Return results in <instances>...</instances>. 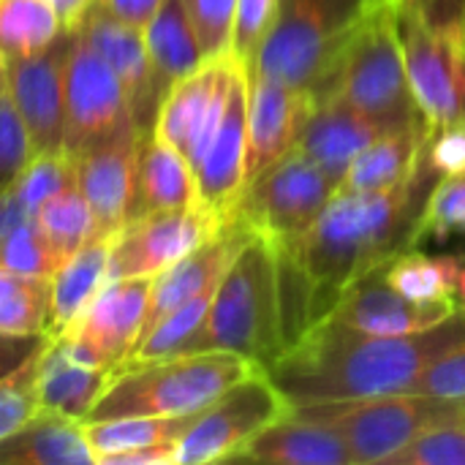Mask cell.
Masks as SVG:
<instances>
[{
    "mask_svg": "<svg viewBox=\"0 0 465 465\" xmlns=\"http://www.w3.org/2000/svg\"><path fill=\"white\" fill-rule=\"evenodd\" d=\"M335 183L297 150L251 180L234 207V218L272 245L297 242L322 215Z\"/></svg>",
    "mask_w": 465,
    "mask_h": 465,
    "instance_id": "cell-9",
    "label": "cell"
},
{
    "mask_svg": "<svg viewBox=\"0 0 465 465\" xmlns=\"http://www.w3.org/2000/svg\"><path fill=\"white\" fill-rule=\"evenodd\" d=\"M63 264L65 259L54 251V245L49 242L44 229L35 223V218H27L25 223H19L0 242V267L14 275L52 281V275Z\"/></svg>",
    "mask_w": 465,
    "mask_h": 465,
    "instance_id": "cell-35",
    "label": "cell"
},
{
    "mask_svg": "<svg viewBox=\"0 0 465 465\" xmlns=\"http://www.w3.org/2000/svg\"><path fill=\"white\" fill-rule=\"evenodd\" d=\"M76 33L112 65V71L117 74V79L128 95V104H131L139 131L150 134L155 128L163 90L155 79V71H153V63L147 54V44H144V33L109 16L95 3L84 14Z\"/></svg>",
    "mask_w": 465,
    "mask_h": 465,
    "instance_id": "cell-16",
    "label": "cell"
},
{
    "mask_svg": "<svg viewBox=\"0 0 465 465\" xmlns=\"http://www.w3.org/2000/svg\"><path fill=\"white\" fill-rule=\"evenodd\" d=\"M292 414V401L272 384L267 371H256L193 414V422L174 447L172 465L234 460L251 439Z\"/></svg>",
    "mask_w": 465,
    "mask_h": 465,
    "instance_id": "cell-8",
    "label": "cell"
},
{
    "mask_svg": "<svg viewBox=\"0 0 465 465\" xmlns=\"http://www.w3.org/2000/svg\"><path fill=\"white\" fill-rule=\"evenodd\" d=\"M27 218H33V215H30V210L22 204V199L16 196L14 185H8L5 191H0V242H3L19 223H25Z\"/></svg>",
    "mask_w": 465,
    "mask_h": 465,
    "instance_id": "cell-48",
    "label": "cell"
},
{
    "mask_svg": "<svg viewBox=\"0 0 465 465\" xmlns=\"http://www.w3.org/2000/svg\"><path fill=\"white\" fill-rule=\"evenodd\" d=\"M49 3H52V8L60 16L63 30H76L95 0H49Z\"/></svg>",
    "mask_w": 465,
    "mask_h": 465,
    "instance_id": "cell-49",
    "label": "cell"
},
{
    "mask_svg": "<svg viewBox=\"0 0 465 465\" xmlns=\"http://www.w3.org/2000/svg\"><path fill=\"white\" fill-rule=\"evenodd\" d=\"M163 0H95L98 8H104L109 16L120 19L123 25L134 27V30H147V25L153 22V16L158 14Z\"/></svg>",
    "mask_w": 465,
    "mask_h": 465,
    "instance_id": "cell-46",
    "label": "cell"
},
{
    "mask_svg": "<svg viewBox=\"0 0 465 465\" xmlns=\"http://www.w3.org/2000/svg\"><path fill=\"white\" fill-rule=\"evenodd\" d=\"M183 3L202 41L204 57L207 60L226 57L232 44L237 0H183Z\"/></svg>",
    "mask_w": 465,
    "mask_h": 465,
    "instance_id": "cell-41",
    "label": "cell"
},
{
    "mask_svg": "<svg viewBox=\"0 0 465 465\" xmlns=\"http://www.w3.org/2000/svg\"><path fill=\"white\" fill-rule=\"evenodd\" d=\"M191 422L193 414L191 417H114V420L82 422V428L93 450L95 465H101L120 452L177 444Z\"/></svg>",
    "mask_w": 465,
    "mask_h": 465,
    "instance_id": "cell-30",
    "label": "cell"
},
{
    "mask_svg": "<svg viewBox=\"0 0 465 465\" xmlns=\"http://www.w3.org/2000/svg\"><path fill=\"white\" fill-rule=\"evenodd\" d=\"M52 281L25 278L0 267V332L49 335Z\"/></svg>",
    "mask_w": 465,
    "mask_h": 465,
    "instance_id": "cell-32",
    "label": "cell"
},
{
    "mask_svg": "<svg viewBox=\"0 0 465 465\" xmlns=\"http://www.w3.org/2000/svg\"><path fill=\"white\" fill-rule=\"evenodd\" d=\"M264 371L234 351H183L161 360H125L109 371V381L84 422L114 417H191L226 390Z\"/></svg>",
    "mask_w": 465,
    "mask_h": 465,
    "instance_id": "cell-3",
    "label": "cell"
},
{
    "mask_svg": "<svg viewBox=\"0 0 465 465\" xmlns=\"http://www.w3.org/2000/svg\"><path fill=\"white\" fill-rule=\"evenodd\" d=\"M368 3H371V8H398L401 11V5L406 0H368Z\"/></svg>",
    "mask_w": 465,
    "mask_h": 465,
    "instance_id": "cell-50",
    "label": "cell"
},
{
    "mask_svg": "<svg viewBox=\"0 0 465 465\" xmlns=\"http://www.w3.org/2000/svg\"><path fill=\"white\" fill-rule=\"evenodd\" d=\"M251 229L237 221L232 215V221L207 242H202L196 251H191L188 256H183L177 264H172L169 270L158 272L153 278V289H150V308H147V322H144V332L142 338L174 308H180L183 302H188L191 297L202 294L204 289L215 286L223 272L229 270V264L234 262V256L240 253V248L251 240Z\"/></svg>",
    "mask_w": 465,
    "mask_h": 465,
    "instance_id": "cell-22",
    "label": "cell"
},
{
    "mask_svg": "<svg viewBox=\"0 0 465 465\" xmlns=\"http://www.w3.org/2000/svg\"><path fill=\"white\" fill-rule=\"evenodd\" d=\"M398 25L428 142L447 128H465V35L430 30L409 8H401Z\"/></svg>",
    "mask_w": 465,
    "mask_h": 465,
    "instance_id": "cell-10",
    "label": "cell"
},
{
    "mask_svg": "<svg viewBox=\"0 0 465 465\" xmlns=\"http://www.w3.org/2000/svg\"><path fill=\"white\" fill-rule=\"evenodd\" d=\"M112 237L98 234L82 245L54 275H52V311H49V338H57L71 327V322L93 302V297L112 281Z\"/></svg>",
    "mask_w": 465,
    "mask_h": 465,
    "instance_id": "cell-28",
    "label": "cell"
},
{
    "mask_svg": "<svg viewBox=\"0 0 465 465\" xmlns=\"http://www.w3.org/2000/svg\"><path fill=\"white\" fill-rule=\"evenodd\" d=\"M174 447L177 444L142 447V450H131V452L112 455L109 460H104L101 465H172L174 463Z\"/></svg>",
    "mask_w": 465,
    "mask_h": 465,
    "instance_id": "cell-47",
    "label": "cell"
},
{
    "mask_svg": "<svg viewBox=\"0 0 465 465\" xmlns=\"http://www.w3.org/2000/svg\"><path fill=\"white\" fill-rule=\"evenodd\" d=\"M229 221L204 204L136 215L112 237L109 278H155L213 240Z\"/></svg>",
    "mask_w": 465,
    "mask_h": 465,
    "instance_id": "cell-13",
    "label": "cell"
},
{
    "mask_svg": "<svg viewBox=\"0 0 465 465\" xmlns=\"http://www.w3.org/2000/svg\"><path fill=\"white\" fill-rule=\"evenodd\" d=\"M428 158V128L425 120H414L403 128H395L376 139L368 150H362L343 183L341 191H376V188H392L411 174L420 172V166ZM335 188V191H338Z\"/></svg>",
    "mask_w": 465,
    "mask_h": 465,
    "instance_id": "cell-26",
    "label": "cell"
},
{
    "mask_svg": "<svg viewBox=\"0 0 465 465\" xmlns=\"http://www.w3.org/2000/svg\"><path fill=\"white\" fill-rule=\"evenodd\" d=\"M74 30H63L46 49L5 65L8 84L30 136L33 155L63 153L65 128V65L74 46Z\"/></svg>",
    "mask_w": 465,
    "mask_h": 465,
    "instance_id": "cell-15",
    "label": "cell"
},
{
    "mask_svg": "<svg viewBox=\"0 0 465 465\" xmlns=\"http://www.w3.org/2000/svg\"><path fill=\"white\" fill-rule=\"evenodd\" d=\"M430 163L417 174L376 191H335L313 226L286 245L311 283L313 327L330 319L341 297L392 256L414 248V229L425 207Z\"/></svg>",
    "mask_w": 465,
    "mask_h": 465,
    "instance_id": "cell-2",
    "label": "cell"
},
{
    "mask_svg": "<svg viewBox=\"0 0 465 465\" xmlns=\"http://www.w3.org/2000/svg\"><path fill=\"white\" fill-rule=\"evenodd\" d=\"M294 411L335 428L346 439L357 465H376L387 463L420 433L465 414V403L398 392L365 401L300 406Z\"/></svg>",
    "mask_w": 465,
    "mask_h": 465,
    "instance_id": "cell-7",
    "label": "cell"
},
{
    "mask_svg": "<svg viewBox=\"0 0 465 465\" xmlns=\"http://www.w3.org/2000/svg\"><path fill=\"white\" fill-rule=\"evenodd\" d=\"M248 98L251 74L234 63L229 101L218 125V134L196 166V183L202 204L223 218H232L240 193L245 188V153H248Z\"/></svg>",
    "mask_w": 465,
    "mask_h": 465,
    "instance_id": "cell-17",
    "label": "cell"
},
{
    "mask_svg": "<svg viewBox=\"0 0 465 465\" xmlns=\"http://www.w3.org/2000/svg\"><path fill=\"white\" fill-rule=\"evenodd\" d=\"M278 0H237L234 11V27H232V44H229V57L248 68L256 60V52L270 30V22L275 16Z\"/></svg>",
    "mask_w": 465,
    "mask_h": 465,
    "instance_id": "cell-40",
    "label": "cell"
},
{
    "mask_svg": "<svg viewBox=\"0 0 465 465\" xmlns=\"http://www.w3.org/2000/svg\"><path fill=\"white\" fill-rule=\"evenodd\" d=\"M313 106L316 101L302 90H294L278 79L251 76L245 185L294 150Z\"/></svg>",
    "mask_w": 465,
    "mask_h": 465,
    "instance_id": "cell-19",
    "label": "cell"
},
{
    "mask_svg": "<svg viewBox=\"0 0 465 465\" xmlns=\"http://www.w3.org/2000/svg\"><path fill=\"white\" fill-rule=\"evenodd\" d=\"M387 283L414 302L455 300V286L441 272L439 256H428L417 248H406L384 264Z\"/></svg>",
    "mask_w": 465,
    "mask_h": 465,
    "instance_id": "cell-34",
    "label": "cell"
},
{
    "mask_svg": "<svg viewBox=\"0 0 465 465\" xmlns=\"http://www.w3.org/2000/svg\"><path fill=\"white\" fill-rule=\"evenodd\" d=\"M409 392L450 403H465V343L428 365Z\"/></svg>",
    "mask_w": 465,
    "mask_h": 465,
    "instance_id": "cell-43",
    "label": "cell"
},
{
    "mask_svg": "<svg viewBox=\"0 0 465 465\" xmlns=\"http://www.w3.org/2000/svg\"><path fill=\"white\" fill-rule=\"evenodd\" d=\"M63 33L49 0H0V60L11 63L46 49Z\"/></svg>",
    "mask_w": 465,
    "mask_h": 465,
    "instance_id": "cell-31",
    "label": "cell"
},
{
    "mask_svg": "<svg viewBox=\"0 0 465 465\" xmlns=\"http://www.w3.org/2000/svg\"><path fill=\"white\" fill-rule=\"evenodd\" d=\"M458 302L465 305V262L460 267V275H458Z\"/></svg>",
    "mask_w": 465,
    "mask_h": 465,
    "instance_id": "cell-51",
    "label": "cell"
},
{
    "mask_svg": "<svg viewBox=\"0 0 465 465\" xmlns=\"http://www.w3.org/2000/svg\"><path fill=\"white\" fill-rule=\"evenodd\" d=\"M458 234H465V174L444 177L428 193L414 229V248L422 240L447 242Z\"/></svg>",
    "mask_w": 465,
    "mask_h": 465,
    "instance_id": "cell-36",
    "label": "cell"
},
{
    "mask_svg": "<svg viewBox=\"0 0 465 465\" xmlns=\"http://www.w3.org/2000/svg\"><path fill=\"white\" fill-rule=\"evenodd\" d=\"M76 183L74 177V158L63 153H38L27 161V166L14 180V191L22 199V204L35 215L41 204H46L60 191L71 188Z\"/></svg>",
    "mask_w": 465,
    "mask_h": 465,
    "instance_id": "cell-37",
    "label": "cell"
},
{
    "mask_svg": "<svg viewBox=\"0 0 465 465\" xmlns=\"http://www.w3.org/2000/svg\"><path fill=\"white\" fill-rule=\"evenodd\" d=\"M153 278L109 281L93 302L54 341L63 351L87 368L112 371L125 362L142 341Z\"/></svg>",
    "mask_w": 465,
    "mask_h": 465,
    "instance_id": "cell-12",
    "label": "cell"
},
{
    "mask_svg": "<svg viewBox=\"0 0 465 465\" xmlns=\"http://www.w3.org/2000/svg\"><path fill=\"white\" fill-rule=\"evenodd\" d=\"M234 351L264 371L283 354L272 245L251 234L223 272L210 313L185 351Z\"/></svg>",
    "mask_w": 465,
    "mask_h": 465,
    "instance_id": "cell-5",
    "label": "cell"
},
{
    "mask_svg": "<svg viewBox=\"0 0 465 465\" xmlns=\"http://www.w3.org/2000/svg\"><path fill=\"white\" fill-rule=\"evenodd\" d=\"M0 465H95V458L79 420L38 411L0 439Z\"/></svg>",
    "mask_w": 465,
    "mask_h": 465,
    "instance_id": "cell-25",
    "label": "cell"
},
{
    "mask_svg": "<svg viewBox=\"0 0 465 465\" xmlns=\"http://www.w3.org/2000/svg\"><path fill=\"white\" fill-rule=\"evenodd\" d=\"M49 335H5L0 332V381L25 368L38 351L46 349Z\"/></svg>",
    "mask_w": 465,
    "mask_h": 465,
    "instance_id": "cell-45",
    "label": "cell"
},
{
    "mask_svg": "<svg viewBox=\"0 0 465 465\" xmlns=\"http://www.w3.org/2000/svg\"><path fill=\"white\" fill-rule=\"evenodd\" d=\"M193 204H202V196H199L196 172L188 163V158L174 144L161 139L155 131L142 134L139 155H136L131 218L155 210H177Z\"/></svg>",
    "mask_w": 465,
    "mask_h": 465,
    "instance_id": "cell-24",
    "label": "cell"
},
{
    "mask_svg": "<svg viewBox=\"0 0 465 465\" xmlns=\"http://www.w3.org/2000/svg\"><path fill=\"white\" fill-rule=\"evenodd\" d=\"M428 163L447 177L465 174V128H447L428 142Z\"/></svg>",
    "mask_w": 465,
    "mask_h": 465,
    "instance_id": "cell-44",
    "label": "cell"
},
{
    "mask_svg": "<svg viewBox=\"0 0 465 465\" xmlns=\"http://www.w3.org/2000/svg\"><path fill=\"white\" fill-rule=\"evenodd\" d=\"M232 71L234 60L229 54L204 60L193 74L177 79L161 101L153 131L174 144L188 158L193 172L218 134L229 101Z\"/></svg>",
    "mask_w": 465,
    "mask_h": 465,
    "instance_id": "cell-14",
    "label": "cell"
},
{
    "mask_svg": "<svg viewBox=\"0 0 465 465\" xmlns=\"http://www.w3.org/2000/svg\"><path fill=\"white\" fill-rule=\"evenodd\" d=\"M390 131V125L365 114L349 101L327 95L316 101L311 117L297 136L294 150L316 163L335 185H341L351 161Z\"/></svg>",
    "mask_w": 465,
    "mask_h": 465,
    "instance_id": "cell-20",
    "label": "cell"
},
{
    "mask_svg": "<svg viewBox=\"0 0 465 465\" xmlns=\"http://www.w3.org/2000/svg\"><path fill=\"white\" fill-rule=\"evenodd\" d=\"M460 343H465V305L425 332L392 338L365 335L324 319L283 351L267 368V376L294 409L398 395L409 392L428 365Z\"/></svg>",
    "mask_w": 465,
    "mask_h": 465,
    "instance_id": "cell-1",
    "label": "cell"
},
{
    "mask_svg": "<svg viewBox=\"0 0 465 465\" xmlns=\"http://www.w3.org/2000/svg\"><path fill=\"white\" fill-rule=\"evenodd\" d=\"M460 256H463V262H465V251H463V253H460Z\"/></svg>",
    "mask_w": 465,
    "mask_h": 465,
    "instance_id": "cell-52",
    "label": "cell"
},
{
    "mask_svg": "<svg viewBox=\"0 0 465 465\" xmlns=\"http://www.w3.org/2000/svg\"><path fill=\"white\" fill-rule=\"evenodd\" d=\"M458 300L444 302H414L395 292L387 278L384 267L360 278L335 305L330 319L365 332V335H414L425 332L458 311Z\"/></svg>",
    "mask_w": 465,
    "mask_h": 465,
    "instance_id": "cell-18",
    "label": "cell"
},
{
    "mask_svg": "<svg viewBox=\"0 0 465 465\" xmlns=\"http://www.w3.org/2000/svg\"><path fill=\"white\" fill-rule=\"evenodd\" d=\"M398 14V8H371L365 14L327 90V95L349 101L392 131L422 117L409 84Z\"/></svg>",
    "mask_w": 465,
    "mask_h": 465,
    "instance_id": "cell-6",
    "label": "cell"
},
{
    "mask_svg": "<svg viewBox=\"0 0 465 465\" xmlns=\"http://www.w3.org/2000/svg\"><path fill=\"white\" fill-rule=\"evenodd\" d=\"M144 44L163 95L177 79L193 74L207 60L183 0L161 3L158 14L144 30Z\"/></svg>",
    "mask_w": 465,
    "mask_h": 465,
    "instance_id": "cell-29",
    "label": "cell"
},
{
    "mask_svg": "<svg viewBox=\"0 0 465 465\" xmlns=\"http://www.w3.org/2000/svg\"><path fill=\"white\" fill-rule=\"evenodd\" d=\"M368 11V0H278L251 76L278 79L322 101Z\"/></svg>",
    "mask_w": 465,
    "mask_h": 465,
    "instance_id": "cell-4",
    "label": "cell"
},
{
    "mask_svg": "<svg viewBox=\"0 0 465 465\" xmlns=\"http://www.w3.org/2000/svg\"><path fill=\"white\" fill-rule=\"evenodd\" d=\"M33 158L30 136L22 123V114L16 109L5 65L0 60V191L14 185L19 172Z\"/></svg>",
    "mask_w": 465,
    "mask_h": 465,
    "instance_id": "cell-38",
    "label": "cell"
},
{
    "mask_svg": "<svg viewBox=\"0 0 465 465\" xmlns=\"http://www.w3.org/2000/svg\"><path fill=\"white\" fill-rule=\"evenodd\" d=\"M234 460L272 465H354L346 439L316 420L283 417L251 439Z\"/></svg>",
    "mask_w": 465,
    "mask_h": 465,
    "instance_id": "cell-23",
    "label": "cell"
},
{
    "mask_svg": "<svg viewBox=\"0 0 465 465\" xmlns=\"http://www.w3.org/2000/svg\"><path fill=\"white\" fill-rule=\"evenodd\" d=\"M76 33V30H74ZM139 131L112 65L76 33L65 65L63 150L74 158L95 144ZM142 134V131H139Z\"/></svg>",
    "mask_w": 465,
    "mask_h": 465,
    "instance_id": "cell-11",
    "label": "cell"
},
{
    "mask_svg": "<svg viewBox=\"0 0 465 465\" xmlns=\"http://www.w3.org/2000/svg\"><path fill=\"white\" fill-rule=\"evenodd\" d=\"M38 354L25 368H19L16 373H11L8 379L0 381V439L19 430L22 425H27L41 411L38 398H35Z\"/></svg>",
    "mask_w": 465,
    "mask_h": 465,
    "instance_id": "cell-42",
    "label": "cell"
},
{
    "mask_svg": "<svg viewBox=\"0 0 465 465\" xmlns=\"http://www.w3.org/2000/svg\"><path fill=\"white\" fill-rule=\"evenodd\" d=\"M33 218L65 262L82 245H87L93 237L101 234L95 215H93V207L87 204V199L76 188V183L71 188L60 191L57 196H52L46 204H41Z\"/></svg>",
    "mask_w": 465,
    "mask_h": 465,
    "instance_id": "cell-33",
    "label": "cell"
},
{
    "mask_svg": "<svg viewBox=\"0 0 465 465\" xmlns=\"http://www.w3.org/2000/svg\"><path fill=\"white\" fill-rule=\"evenodd\" d=\"M106 381H109V371L74 362L54 338L38 354L35 398L41 411H52L84 422L98 395L104 392Z\"/></svg>",
    "mask_w": 465,
    "mask_h": 465,
    "instance_id": "cell-27",
    "label": "cell"
},
{
    "mask_svg": "<svg viewBox=\"0 0 465 465\" xmlns=\"http://www.w3.org/2000/svg\"><path fill=\"white\" fill-rule=\"evenodd\" d=\"M139 139L142 134L131 131L74 155L76 188L93 207L101 234L120 232L123 223L131 218Z\"/></svg>",
    "mask_w": 465,
    "mask_h": 465,
    "instance_id": "cell-21",
    "label": "cell"
},
{
    "mask_svg": "<svg viewBox=\"0 0 465 465\" xmlns=\"http://www.w3.org/2000/svg\"><path fill=\"white\" fill-rule=\"evenodd\" d=\"M384 465H465V414L420 433Z\"/></svg>",
    "mask_w": 465,
    "mask_h": 465,
    "instance_id": "cell-39",
    "label": "cell"
}]
</instances>
